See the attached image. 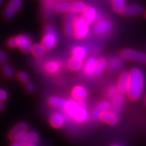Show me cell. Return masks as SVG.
<instances>
[{
  "instance_id": "obj_1",
  "label": "cell",
  "mask_w": 146,
  "mask_h": 146,
  "mask_svg": "<svg viewBox=\"0 0 146 146\" xmlns=\"http://www.w3.org/2000/svg\"><path fill=\"white\" fill-rule=\"evenodd\" d=\"M129 87L127 95L129 99L136 101L140 98L144 87V76L139 68H134L129 72Z\"/></svg>"
},
{
  "instance_id": "obj_2",
  "label": "cell",
  "mask_w": 146,
  "mask_h": 146,
  "mask_svg": "<svg viewBox=\"0 0 146 146\" xmlns=\"http://www.w3.org/2000/svg\"><path fill=\"white\" fill-rule=\"evenodd\" d=\"M64 110L66 114L78 123H84L88 120L89 114L87 106L83 101H76L75 100H68Z\"/></svg>"
},
{
  "instance_id": "obj_3",
  "label": "cell",
  "mask_w": 146,
  "mask_h": 146,
  "mask_svg": "<svg viewBox=\"0 0 146 146\" xmlns=\"http://www.w3.org/2000/svg\"><path fill=\"white\" fill-rule=\"evenodd\" d=\"M74 31L73 36L77 40H83L88 36L90 31V25L82 16H76L73 20Z\"/></svg>"
},
{
  "instance_id": "obj_4",
  "label": "cell",
  "mask_w": 146,
  "mask_h": 146,
  "mask_svg": "<svg viewBox=\"0 0 146 146\" xmlns=\"http://www.w3.org/2000/svg\"><path fill=\"white\" fill-rule=\"evenodd\" d=\"M58 41V33L52 26H47L45 29L41 40V44L45 50H50L56 46Z\"/></svg>"
},
{
  "instance_id": "obj_5",
  "label": "cell",
  "mask_w": 146,
  "mask_h": 146,
  "mask_svg": "<svg viewBox=\"0 0 146 146\" xmlns=\"http://www.w3.org/2000/svg\"><path fill=\"white\" fill-rule=\"evenodd\" d=\"M120 56L123 59L146 64V54L139 51L132 49H124L120 52Z\"/></svg>"
},
{
  "instance_id": "obj_6",
  "label": "cell",
  "mask_w": 146,
  "mask_h": 146,
  "mask_svg": "<svg viewBox=\"0 0 146 146\" xmlns=\"http://www.w3.org/2000/svg\"><path fill=\"white\" fill-rule=\"evenodd\" d=\"M113 25L110 21L107 19H102L96 22L95 24L93 31L96 35L102 36L108 34L112 30Z\"/></svg>"
},
{
  "instance_id": "obj_7",
  "label": "cell",
  "mask_w": 146,
  "mask_h": 146,
  "mask_svg": "<svg viewBox=\"0 0 146 146\" xmlns=\"http://www.w3.org/2000/svg\"><path fill=\"white\" fill-rule=\"evenodd\" d=\"M22 5V0H10L3 12V17L7 20L13 18L21 9Z\"/></svg>"
},
{
  "instance_id": "obj_8",
  "label": "cell",
  "mask_w": 146,
  "mask_h": 146,
  "mask_svg": "<svg viewBox=\"0 0 146 146\" xmlns=\"http://www.w3.org/2000/svg\"><path fill=\"white\" fill-rule=\"evenodd\" d=\"M17 41V47L24 53H30L33 47L32 40L29 35L25 34H21L16 36Z\"/></svg>"
},
{
  "instance_id": "obj_9",
  "label": "cell",
  "mask_w": 146,
  "mask_h": 146,
  "mask_svg": "<svg viewBox=\"0 0 146 146\" xmlns=\"http://www.w3.org/2000/svg\"><path fill=\"white\" fill-rule=\"evenodd\" d=\"M82 17L89 25L96 23L98 18V14L94 7L88 5L82 12Z\"/></svg>"
},
{
  "instance_id": "obj_10",
  "label": "cell",
  "mask_w": 146,
  "mask_h": 146,
  "mask_svg": "<svg viewBox=\"0 0 146 146\" xmlns=\"http://www.w3.org/2000/svg\"><path fill=\"white\" fill-rule=\"evenodd\" d=\"M129 87V72H123L120 74L117 83V88L120 94H127Z\"/></svg>"
},
{
  "instance_id": "obj_11",
  "label": "cell",
  "mask_w": 146,
  "mask_h": 146,
  "mask_svg": "<svg viewBox=\"0 0 146 146\" xmlns=\"http://www.w3.org/2000/svg\"><path fill=\"white\" fill-rule=\"evenodd\" d=\"M27 130H28V125L26 123H18L9 133V138L12 141H16L21 135L27 133Z\"/></svg>"
},
{
  "instance_id": "obj_12",
  "label": "cell",
  "mask_w": 146,
  "mask_h": 146,
  "mask_svg": "<svg viewBox=\"0 0 146 146\" xmlns=\"http://www.w3.org/2000/svg\"><path fill=\"white\" fill-rule=\"evenodd\" d=\"M97 62L98 59L95 57H89L87 59L85 62L83 63V72L87 76H92L95 75L96 72Z\"/></svg>"
},
{
  "instance_id": "obj_13",
  "label": "cell",
  "mask_w": 146,
  "mask_h": 146,
  "mask_svg": "<svg viewBox=\"0 0 146 146\" xmlns=\"http://www.w3.org/2000/svg\"><path fill=\"white\" fill-rule=\"evenodd\" d=\"M143 13V8L140 5L133 3L126 5L122 12L123 15L126 16H138Z\"/></svg>"
},
{
  "instance_id": "obj_14",
  "label": "cell",
  "mask_w": 146,
  "mask_h": 146,
  "mask_svg": "<svg viewBox=\"0 0 146 146\" xmlns=\"http://www.w3.org/2000/svg\"><path fill=\"white\" fill-rule=\"evenodd\" d=\"M71 95L73 100L76 101H84L87 97V91L82 85H76L72 89Z\"/></svg>"
},
{
  "instance_id": "obj_15",
  "label": "cell",
  "mask_w": 146,
  "mask_h": 146,
  "mask_svg": "<svg viewBox=\"0 0 146 146\" xmlns=\"http://www.w3.org/2000/svg\"><path fill=\"white\" fill-rule=\"evenodd\" d=\"M71 54L72 57L84 60L88 56V49L85 45H76L72 48Z\"/></svg>"
},
{
  "instance_id": "obj_16",
  "label": "cell",
  "mask_w": 146,
  "mask_h": 146,
  "mask_svg": "<svg viewBox=\"0 0 146 146\" xmlns=\"http://www.w3.org/2000/svg\"><path fill=\"white\" fill-rule=\"evenodd\" d=\"M65 116L60 112H54L50 118V125L54 128H60L64 125Z\"/></svg>"
},
{
  "instance_id": "obj_17",
  "label": "cell",
  "mask_w": 146,
  "mask_h": 146,
  "mask_svg": "<svg viewBox=\"0 0 146 146\" xmlns=\"http://www.w3.org/2000/svg\"><path fill=\"white\" fill-rule=\"evenodd\" d=\"M61 68V64L57 60H49L44 64V70L50 74H54L59 72Z\"/></svg>"
},
{
  "instance_id": "obj_18",
  "label": "cell",
  "mask_w": 146,
  "mask_h": 146,
  "mask_svg": "<svg viewBox=\"0 0 146 146\" xmlns=\"http://www.w3.org/2000/svg\"><path fill=\"white\" fill-rule=\"evenodd\" d=\"M100 119L104 122L105 123L110 125H116L118 121V118L116 114L112 112H110V111L102 112Z\"/></svg>"
},
{
  "instance_id": "obj_19",
  "label": "cell",
  "mask_w": 146,
  "mask_h": 146,
  "mask_svg": "<svg viewBox=\"0 0 146 146\" xmlns=\"http://www.w3.org/2000/svg\"><path fill=\"white\" fill-rule=\"evenodd\" d=\"M66 102L67 100L57 96L51 97L48 100V103L50 106L57 109H64Z\"/></svg>"
},
{
  "instance_id": "obj_20",
  "label": "cell",
  "mask_w": 146,
  "mask_h": 146,
  "mask_svg": "<svg viewBox=\"0 0 146 146\" xmlns=\"http://www.w3.org/2000/svg\"><path fill=\"white\" fill-rule=\"evenodd\" d=\"M124 102H125V98L123 94L120 93H118L114 98H112V109L114 113L116 114L119 112L122 106L123 105Z\"/></svg>"
},
{
  "instance_id": "obj_21",
  "label": "cell",
  "mask_w": 146,
  "mask_h": 146,
  "mask_svg": "<svg viewBox=\"0 0 146 146\" xmlns=\"http://www.w3.org/2000/svg\"><path fill=\"white\" fill-rule=\"evenodd\" d=\"M70 8L71 3L65 0L58 1L54 5L55 10L60 13H66V12H70Z\"/></svg>"
},
{
  "instance_id": "obj_22",
  "label": "cell",
  "mask_w": 146,
  "mask_h": 146,
  "mask_svg": "<svg viewBox=\"0 0 146 146\" xmlns=\"http://www.w3.org/2000/svg\"><path fill=\"white\" fill-rule=\"evenodd\" d=\"M83 60L72 57L68 60V67L71 70L78 71L80 70L82 68H83Z\"/></svg>"
},
{
  "instance_id": "obj_23",
  "label": "cell",
  "mask_w": 146,
  "mask_h": 146,
  "mask_svg": "<svg viewBox=\"0 0 146 146\" xmlns=\"http://www.w3.org/2000/svg\"><path fill=\"white\" fill-rule=\"evenodd\" d=\"M123 64V60L119 57H112L110 59L109 62L107 64V68L110 70H114L116 69L120 68Z\"/></svg>"
},
{
  "instance_id": "obj_24",
  "label": "cell",
  "mask_w": 146,
  "mask_h": 146,
  "mask_svg": "<svg viewBox=\"0 0 146 146\" xmlns=\"http://www.w3.org/2000/svg\"><path fill=\"white\" fill-rule=\"evenodd\" d=\"M107 60L104 58H100L99 59H98L95 75L100 76L101 74H103V72H104L106 68H107Z\"/></svg>"
},
{
  "instance_id": "obj_25",
  "label": "cell",
  "mask_w": 146,
  "mask_h": 146,
  "mask_svg": "<svg viewBox=\"0 0 146 146\" xmlns=\"http://www.w3.org/2000/svg\"><path fill=\"white\" fill-rule=\"evenodd\" d=\"M113 10L117 14H122L126 6V0H111Z\"/></svg>"
},
{
  "instance_id": "obj_26",
  "label": "cell",
  "mask_w": 146,
  "mask_h": 146,
  "mask_svg": "<svg viewBox=\"0 0 146 146\" xmlns=\"http://www.w3.org/2000/svg\"><path fill=\"white\" fill-rule=\"evenodd\" d=\"M87 5L83 1H74L71 3V8H70V12L73 14L76 13H82L86 8Z\"/></svg>"
},
{
  "instance_id": "obj_27",
  "label": "cell",
  "mask_w": 146,
  "mask_h": 146,
  "mask_svg": "<svg viewBox=\"0 0 146 146\" xmlns=\"http://www.w3.org/2000/svg\"><path fill=\"white\" fill-rule=\"evenodd\" d=\"M46 50L43 48V46L40 44H34L33 45L31 51V52L36 58H42L45 56Z\"/></svg>"
},
{
  "instance_id": "obj_28",
  "label": "cell",
  "mask_w": 146,
  "mask_h": 146,
  "mask_svg": "<svg viewBox=\"0 0 146 146\" xmlns=\"http://www.w3.org/2000/svg\"><path fill=\"white\" fill-rule=\"evenodd\" d=\"M64 33L65 35L67 36L68 37H71L74 35V25H73V21H70V20H67L65 22L64 25Z\"/></svg>"
},
{
  "instance_id": "obj_29",
  "label": "cell",
  "mask_w": 146,
  "mask_h": 146,
  "mask_svg": "<svg viewBox=\"0 0 146 146\" xmlns=\"http://www.w3.org/2000/svg\"><path fill=\"white\" fill-rule=\"evenodd\" d=\"M1 70H2V73L5 77L11 78L14 75V69L9 64H3L2 67H1Z\"/></svg>"
},
{
  "instance_id": "obj_30",
  "label": "cell",
  "mask_w": 146,
  "mask_h": 146,
  "mask_svg": "<svg viewBox=\"0 0 146 146\" xmlns=\"http://www.w3.org/2000/svg\"><path fill=\"white\" fill-rule=\"evenodd\" d=\"M27 143L34 144L36 143L39 140V136H38L37 133L35 132H29L27 133Z\"/></svg>"
},
{
  "instance_id": "obj_31",
  "label": "cell",
  "mask_w": 146,
  "mask_h": 146,
  "mask_svg": "<svg viewBox=\"0 0 146 146\" xmlns=\"http://www.w3.org/2000/svg\"><path fill=\"white\" fill-rule=\"evenodd\" d=\"M17 78L22 83H26L27 82L29 81V74L27 72H24V71H19L17 73Z\"/></svg>"
},
{
  "instance_id": "obj_32",
  "label": "cell",
  "mask_w": 146,
  "mask_h": 146,
  "mask_svg": "<svg viewBox=\"0 0 146 146\" xmlns=\"http://www.w3.org/2000/svg\"><path fill=\"white\" fill-rule=\"evenodd\" d=\"M98 108L100 109V110L102 112H107L109 111L110 109L111 108V105L110 104V102L107 101H102L100 103V104L98 105Z\"/></svg>"
},
{
  "instance_id": "obj_33",
  "label": "cell",
  "mask_w": 146,
  "mask_h": 146,
  "mask_svg": "<svg viewBox=\"0 0 146 146\" xmlns=\"http://www.w3.org/2000/svg\"><path fill=\"white\" fill-rule=\"evenodd\" d=\"M118 91L116 87H111L108 91V96L111 99L114 98L115 96L118 94Z\"/></svg>"
},
{
  "instance_id": "obj_34",
  "label": "cell",
  "mask_w": 146,
  "mask_h": 146,
  "mask_svg": "<svg viewBox=\"0 0 146 146\" xmlns=\"http://www.w3.org/2000/svg\"><path fill=\"white\" fill-rule=\"evenodd\" d=\"M7 45H8L9 48L11 49L15 48V47H17V41H16V36L11 37L10 39L8 40V42H7Z\"/></svg>"
},
{
  "instance_id": "obj_35",
  "label": "cell",
  "mask_w": 146,
  "mask_h": 146,
  "mask_svg": "<svg viewBox=\"0 0 146 146\" xmlns=\"http://www.w3.org/2000/svg\"><path fill=\"white\" fill-rule=\"evenodd\" d=\"M101 114L102 112L100 110V109L98 108H95L94 110H93L92 114H91V116H92L93 119L94 120H98L100 119Z\"/></svg>"
},
{
  "instance_id": "obj_36",
  "label": "cell",
  "mask_w": 146,
  "mask_h": 146,
  "mask_svg": "<svg viewBox=\"0 0 146 146\" xmlns=\"http://www.w3.org/2000/svg\"><path fill=\"white\" fill-rule=\"evenodd\" d=\"M8 94L6 90L3 89H0V102H3L8 99Z\"/></svg>"
},
{
  "instance_id": "obj_37",
  "label": "cell",
  "mask_w": 146,
  "mask_h": 146,
  "mask_svg": "<svg viewBox=\"0 0 146 146\" xmlns=\"http://www.w3.org/2000/svg\"><path fill=\"white\" fill-rule=\"evenodd\" d=\"M25 88L29 93H33L35 91V87L34 84L29 81L25 83Z\"/></svg>"
},
{
  "instance_id": "obj_38",
  "label": "cell",
  "mask_w": 146,
  "mask_h": 146,
  "mask_svg": "<svg viewBox=\"0 0 146 146\" xmlns=\"http://www.w3.org/2000/svg\"><path fill=\"white\" fill-rule=\"evenodd\" d=\"M8 60V56L5 52L3 50H0V63L5 64Z\"/></svg>"
},
{
  "instance_id": "obj_39",
  "label": "cell",
  "mask_w": 146,
  "mask_h": 146,
  "mask_svg": "<svg viewBox=\"0 0 146 146\" xmlns=\"http://www.w3.org/2000/svg\"><path fill=\"white\" fill-rule=\"evenodd\" d=\"M27 133H25V134H24V135H21L19 138L17 140H16V141L19 142V143H21V144H23V145H24V144H25V143H27Z\"/></svg>"
},
{
  "instance_id": "obj_40",
  "label": "cell",
  "mask_w": 146,
  "mask_h": 146,
  "mask_svg": "<svg viewBox=\"0 0 146 146\" xmlns=\"http://www.w3.org/2000/svg\"><path fill=\"white\" fill-rule=\"evenodd\" d=\"M11 146H23V144H21V143H19V142L16 141L15 142H14L13 143H12V145Z\"/></svg>"
},
{
  "instance_id": "obj_41",
  "label": "cell",
  "mask_w": 146,
  "mask_h": 146,
  "mask_svg": "<svg viewBox=\"0 0 146 146\" xmlns=\"http://www.w3.org/2000/svg\"><path fill=\"white\" fill-rule=\"evenodd\" d=\"M4 108V104H3V102H0V111L3 110Z\"/></svg>"
},
{
  "instance_id": "obj_42",
  "label": "cell",
  "mask_w": 146,
  "mask_h": 146,
  "mask_svg": "<svg viewBox=\"0 0 146 146\" xmlns=\"http://www.w3.org/2000/svg\"><path fill=\"white\" fill-rule=\"evenodd\" d=\"M23 146H34V145H33V144L29 143H26L24 144Z\"/></svg>"
},
{
  "instance_id": "obj_43",
  "label": "cell",
  "mask_w": 146,
  "mask_h": 146,
  "mask_svg": "<svg viewBox=\"0 0 146 146\" xmlns=\"http://www.w3.org/2000/svg\"><path fill=\"white\" fill-rule=\"evenodd\" d=\"M3 1V0H0V5H1V4H2Z\"/></svg>"
},
{
  "instance_id": "obj_44",
  "label": "cell",
  "mask_w": 146,
  "mask_h": 146,
  "mask_svg": "<svg viewBox=\"0 0 146 146\" xmlns=\"http://www.w3.org/2000/svg\"><path fill=\"white\" fill-rule=\"evenodd\" d=\"M145 17H146V11H145Z\"/></svg>"
},
{
  "instance_id": "obj_45",
  "label": "cell",
  "mask_w": 146,
  "mask_h": 146,
  "mask_svg": "<svg viewBox=\"0 0 146 146\" xmlns=\"http://www.w3.org/2000/svg\"><path fill=\"white\" fill-rule=\"evenodd\" d=\"M113 146H118V145H113Z\"/></svg>"
},
{
  "instance_id": "obj_46",
  "label": "cell",
  "mask_w": 146,
  "mask_h": 146,
  "mask_svg": "<svg viewBox=\"0 0 146 146\" xmlns=\"http://www.w3.org/2000/svg\"><path fill=\"white\" fill-rule=\"evenodd\" d=\"M65 1H67V0H65Z\"/></svg>"
}]
</instances>
